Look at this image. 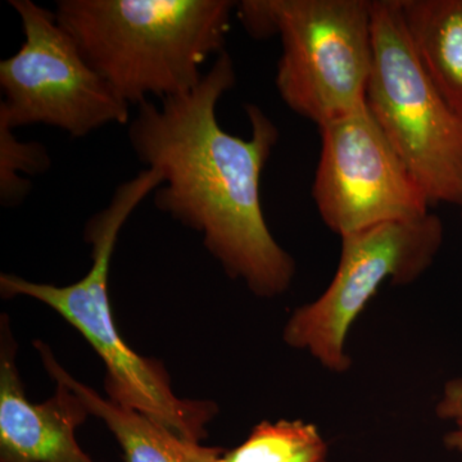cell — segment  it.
<instances>
[{"instance_id": "obj_7", "label": "cell", "mask_w": 462, "mask_h": 462, "mask_svg": "<svg viewBox=\"0 0 462 462\" xmlns=\"http://www.w3.org/2000/svg\"><path fill=\"white\" fill-rule=\"evenodd\" d=\"M25 41L0 62V117L14 127L48 125L84 138L129 125L130 106L88 63L56 14L32 0H9Z\"/></svg>"}, {"instance_id": "obj_9", "label": "cell", "mask_w": 462, "mask_h": 462, "mask_svg": "<svg viewBox=\"0 0 462 462\" xmlns=\"http://www.w3.org/2000/svg\"><path fill=\"white\" fill-rule=\"evenodd\" d=\"M42 403L27 398L17 367V343L8 316L0 320V462H96L76 430L90 412L66 383Z\"/></svg>"}, {"instance_id": "obj_8", "label": "cell", "mask_w": 462, "mask_h": 462, "mask_svg": "<svg viewBox=\"0 0 462 462\" xmlns=\"http://www.w3.org/2000/svg\"><path fill=\"white\" fill-rule=\"evenodd\" d=\"M312 194L322 223L349 236L430 214V202L367 105L319 127Z\"/></svg>"}, {"instance_id": "obj_10", "label": "cell", "mask_w": 462, "mask_h": 462, "mask_svg": "<svg viewBox=\"0 0 462 462\" xmlns=\"http://www.w3.org/2000/svg\"><path fill=\"white\" fill-rule=\"evenodd\" d=\"M51 379L66 383L83 400L90 415L105 422L123 449L125 462H216L224 449L184 439L147 416L118 406L79 382L58 363L50 346L33 343Z\"/></svg>"}, {"instance_id": "obj_11", "label": "cell", "mask_w": 462, "mask_h": 462, "mask_svg": "<svg viewBox=\"0 0 462 462\" xmlns=\"http://www.w3.org/2000/svg\"><path fill=\"white\" fill-rule=\"evenodd\" d=\"M413 51L449 108L462 118V0H400Z\"/></svg>"}, {"instance_id": "obj_6", "label": "cell", "mask_w": 462, "mask_h": 462, "mask_svg": "<svg viewBox=\"0 0 462 462\" xmlns=\"http://www.w3.org/2000/svg\"><path fill=\"white\" fill-rule=\"evenodd\" d=\"M338 269L328 288L297 307L282 329L285 345L334 374L351 369L348 336L383 285H409L427 272L443 243V224L428 214L342 236Z\"/></svg>"}, {"instance_id": "obj_1", "label": "cell", "mask_w": 462, "mask_h": 462, "mask_svg": "<svg viewBox=\"0 0 462 462\" xmlns=\"http://www.w3.org/2000/svg\"><path fill=\"white\" fill-rule=\"evenodd\" d=\"M236 81L225 51L194 89L138 106L127 138L139 162L162 175L153 193L158 211L200 234L227 276L254 296L276 298L296 276V261L273 238L261 205V175L279 130L247 105L249 138L225 132L216 111Z\"/></svg>"}, {"instance_id": "obj_14", "label": "cell", "mask_w": 462, "mask_h": 462, "mask_svg": "<svg viewBox=\"0 0 462 462\" xmlns=\"http://www.w3.org/2000/svg\"><path fill=\"white\" fill-rule=\"evenodd\" d=\"M437 418L452 422L443 438L447 449L462 455V375L449 379L436 404Z\"/></svg>"}, {"instance_id": "obj_5", "label": "cell", "mask_w": 462, "mask_h": 462, "mask_svg": "<svg viewBox=\"0 0 462 462\" xmlns=\"http://www.w3.org/2000/svg\"><path fill=\"white\" fill-rule=\"evenodd\" d=\"M372 29L367 107L430 205L462 206V118L422 69L400 0L372 2Z\"/></svg>"}, {"instance_id": "obj_4", "label": "cell", "mask_w": 462, "mask_h": 462, "mask_svg": "<svg viewBox=\"0 0 462 462\" xmlns=\"http://www.w3.org/2000/svg\"><path fill=\"white\" fill-rule=\"evenodd\" d=\"M236 12L252 38L281 39L276 89L291 111L321 127L366 105L372 2L243 0Z\"/></svg>"}, {"instance_id": "obj_12", "label": "cell", "mask_w": 462, "mask_h": 462, "mask_svg": "<svg viewBox=\"0 0 462 462\" xmlns=\"http://www.w3.org/2000/svg\"><path fill=\"white\" fill-rule=\"evenodd\" d=\"M216 462H329V447L312 422L261 421L242 445Z\"/></svg>"}, {"instance_id": "obj_3", "label": "cell", "mask_w": 462, "mask_h": 462, "mask_svg": "<svg viewBox=\"0 0 462 462\" xmlns=\"http://www.w3.org/2000/svg\"><path fill=\"white\" fill-rule=\"evenodd\" d=\"M231 0H58L57 21L127 105L187 93L225 51Z\"/></svg>"}, {"instance_id": "obj_2", "label": "cell", "mask_w": 462, "mask_h": 462, "mask_svg": "<svg viewBox=\"0 0 462 462\" xmlns=\"http://www.w3.org/2000/svg\"><path fill=\"white\" fill-rule=\"evenodd\" d=\"M162 184L160 172L142 170L135 178L121 182L108 206L91 216L84 229L85 242L91 247V266L80 281L58 287L2 273L0 293L7 300H39L74 327L105 364V391L111 402L147 416L178 437L200 443L217 415V404L176 396L160 361L136 354L125 342L109 300V269L118 236L136 207Z\"/></svg>"}, {"instance_id": "obj_13", "label": "cell", "mask_w": 462, "mask_h": 462, "mask_svg": "<svg viewBox=\"0 0 462 462\" xmlns=\"http://www.w3.org/2000/svg\"><path fill=\"white\" fill-rule=\"evenodd\" d=\"M48 149L38 142H21L5 118L0 117V203L12 208L26 199L32 181L23 178L42 175L51 169Z\"/></svg>"}]
</instances>
